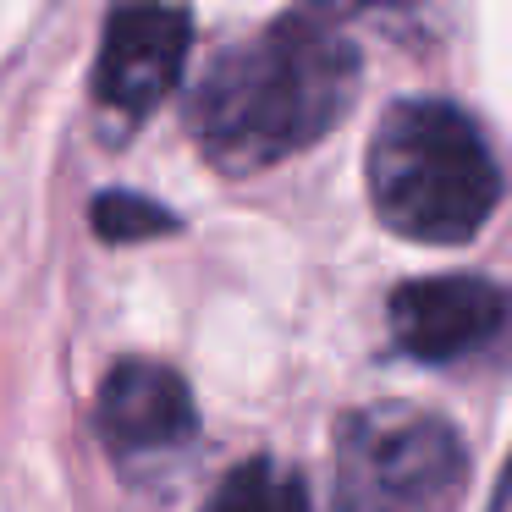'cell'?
Listing matches in <instances>:
<instances>
[{"label":"cell","mask_w":512,"mask_h":512,"mask_svg":"<svg viewBox=\"0 0 512 512\" xmlns=\"http://www.w3.org/2000/svg\"><path fill=\"white\" fill-rule=\"evenodd\" d=\"M358 94V45L331 12H287L232 39L188 89V133L221 171H265L314 149Z\"/></svg>","instance_id":"6da1fadb"},{"label":"cell","mask_w":512,"mask_h":512,"mask_svg":"<svg viewBox=\"0 0 512 512\" xmlns=\"http://www.w3.org/2000/svg\"><path fill=\"white\" fill-rule=\"evenodd\" d=\"M369 204L408 243L457 248L501 204V166L485 127L452 100H397L364 155Z\"/></svg>","instance_id":"7a4b0ae2"},{"label":"cell","mask_w":512,"mask_h":512,"mask_svg":"<svg viewBox=\"0 0 512 512\" xmlns=\"http://www.w3.org/2000/svg\"><path fill=\"white\" fill-rule=\"evenodd\" d=\"M463 485V435L441 413L375 402L336 424L325 512H457Z\"/></svg>","instance_id":"3957f363"},{"label":"cell","mask_w":512,"mask_h":512,"mask_svg":"<svg viewBox=\"0 0 512 512\" xmlns=\"http://www.w3.org/2000/svg\"><path fill=\"white\" fill-rule=\"evenodd\" d=\"M193 50L188 6H122L105 17L100 61H94V100L122 122H144L182 83Z\"/></svg>","instance_id":"277c9868"},{"label":"cell","mask_w":512,"mask_h":512,"mask_svg":"<svg viewBox=\"0 0 512 512\" xmlns=\"http://www.w3.org/2000/svg\"><path fill=\"white\" fill-rule=\"evenodd\" d=\"M391 347L413 364H457L485 353L507 325V292L485 276H419L391 292Z\"/></svg>","instance_id":"5b68a950"},{"label":"cell","mask_w":512,"mask_h":512,"mask_svg":"<svg viewBox=\"0 0 512 512\" xmlns=\"http://www.w3.org/2000/svg\"><path fill=\"white\" fill-rule=\"evenodd\" d=\"M94 424L111 457L122 463H149L171 457L193 441L199 408H193L188 380L160 358H122L105 369L100 397H94Z\"/></svg>","instance_id":"8992f818"},{"label":"cell","mask_w":512,"mask_h":512,"mask_svg":"<svg viewBox=\"0 0 512 512\" xmlns=\"http://www.w3.org/2000/svg\"><path fill=\"white\" fill-rule=\"evenodd\" d=\"M204 512H314V507L298 468L276 463V457H248L215 485Z\"/></svg>","instance_id":"52a82bcc"},{"label":"cell","mask_w":512,"mask_h":512,"mask_svg":"<svg viewBox=\"0 0 512 512\" xmlns=\"http://www.w3.org/2000/svg\"><path fill=\"white\" fill-rule=\"evenodd\" d=\"M94 237L100 243H144V237H160V232H177V215L166 204L144 199V193H127V188H111L94 199Z\"/></svg>","instance_id":"ba28073f"}]
</instances>
